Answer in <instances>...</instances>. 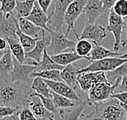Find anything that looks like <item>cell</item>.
Wrapping results in <instances>:
<instances>
[{"label":"cell","instance_id":"cell-1","mask_svg":"<svg viewBox=\"0 0 127 120\" xmlns=\"http://www.w3.org/2000/svg\"><path fill=\"white\" fill-rule=\"evenodd\" d=\"M32 83L11 81L0 77V106L22 109L29 106Z\"/></svg>","mask_w":127,"mask_h":120},{"label":"cell","instance_id":"cell-32","mask_svg":"<svg viewBox=\"0 0 127 120\" xmlns=\"http://www.w3.org/2000/svg\"><path fill=\"white\" fill-rule=\"evenodd\" d=\"M126 75H127V62L123 63L122 65H121L117 68L106 72L108 80L113 84L117 81V79L123 77Z\"/></svg>","mask_w":127,"mask_h":120},{"label":"cell","instance_id":"cell-11","mask_svg":"<svg viewBox=\"0 0 127 120\" xmlns=\"http://www.w3.org/2000/svg\"><path fill=\"white\" fill-rule=\"evenodd\" d=\"M19 29V19L14 14L10 17H6L0 12V38H18L16 32Z\"/></svg>","mask_w":127,"mask_h":120},{"label":"cell","instance_id":"cell-26","mask_svg":"<svg viewBox=\"0 0 127 120\" xmlns=\"http://www.w3.org/2000/svg\"><path fill=\"white\" fill-rule=\"evenodd\" d=\"M36 0H24V1H16L15 15L18 19L27 18L32 12Z\"/></svg>","mask_w":127,"mask_h":120},{"label":"cell","instance_id":"cell-4","mask_svg":"<svg viewBox=\"0 0 127 120\" xmlns=\"http://www.w3.org/2000/svg\"><path fill=\"white\" fill-rule=\"evenodd\" d=\"M49 36H50V40L47 45V51L49 55L52 56L63 53L66 50H75L76 42L73 40L68 39L63 31L50 29Z\"/></svg>","mask_w":127,"mask_h":120},{"label":"cell","instance_id":"cell-35","mask_svg":"<svg viewBox=\"0 0 127 120\" xmlns=\"http://www.w3.org/2000/svg\"><path fill=\"white\" fill-rule=\"evenodd\" d=\"M112 9L117 16L122 18L127 17V0H117Z\"/></svg>","mask_w":127,"mask_h":120},{"label":"cell","instance_id":"cell-7","mask_svg":"<svg viewBox=\"0 0 127 120\" xmlns=\"http://www.w3.org/2000/svg\"><path fill=\"white\" fill-rule=\"evenodd\" d=\"M124 18L121 17L111 9L108 13V23L107 26V31L111 32L114 37V43H113V50L114 51L118 52L121 46H122V33L124 31Z\"/></svg>","mask_w":127,"mask_h":120},{"label":"cell","instance_id":"cell-44","mask_svg":"<svg viewBox=\"0 0 127 120\" xmlns=\"http://www.w3.org/2000/svg\"><path fill=\"white\" fill-rule=\"evenodd\" d=\"M124 22H125V26H124V31L126 33V39L122 41V46H126L127 45V17L124 18Z\"/></svg>","mask_w":127,"mask_h":120},{"label":"cell","instance_id":"cell-12","mask_svg":"<svg viewBox=\"0 0 127 120\" xmlns=\"http://www.w3.org/2000/svg\"><path fill=\"white\" fill-rule=\"evenodd\" d=\"M14 59V68L11 74V81H20L26 83H32V78H30V75L33 72L36 71V66L31 64L24 63L21 64L13 57Z\"/></svg>","mask_w":127,"mask_h":120},{"label":"cell","instance_id":"cell-42","mask_svg":"<svg viewBox=\"0 0 127 120\" xmlns=\"http://www.w3.org/2000/svg\"><path fill=\"white\" fill-rule=\"evenodd\" d=\"M0 120H20V113H19V111H17L14 114H12V115H10L8 116L4 117V118L0 119Z\"/></svg>","mask_w":127,"mask_h":120},{"label":"cell","instance_id":"cell-45","mask_svg":"<svg viewBox=\"0 0 127 120\" xmlns=\"http://www.w3.org/2000/svg\"><path fill=\"white\" fill-rule=\"evenodd\" d=\"M79 120H94L93 119V115L90 114V115H85V114H82L81 115L79 116Z\"/></svg>","mask_w":127,"mask_h":120},{"label":"cell","instance_id":"cell-15","mask_svg":"<svg viewBox=\"0 0 127 120\" xmlns=\"http://www.w3.org/2000/svg\"><path fill=\"white\" fill-rule=\"evenodd\" d=\"M26 19L30 20L31 22H32L34 24L40 27L41 29L47 31L48 33L50 31V29L48 26V24L49 22V16L47 15V13H45L42 10L41 7L38 4V2H36V0L35 2V4H34L32 12Z\"/></svg>","mask_w":127,"mask_h":120},{"label":"cell","instance_id":"cell-27","mask_svg":"<svg viewBox=\"0 0 127 120\" xmlns=\"http://www.w3.org/2000/svg\"><path fill=\"white\" fill-rule=\"evenodd\" d=\"M32 89L35 93L38 94H41L43 96L53 98L52 90L49 85L46 84V82L44 80V79L41 77L33 78L32 83Z\"/></svg>","mask_w":127,"mask_h":120},{"label":"cell","instance_id":"cell-13","mask_svg":"<svg viewBox=\"0 0 127 120\" xmlns=\"http://www.w3.org/2000/svg\"><path fill=\"white\" fill-rule=\"evenodd\" d=\"M44 80L46 82V84L49 85V87L50 88L53 92H54V93L59 95H62V96L68 97L71 100L78 101V102H82L86 98L79 96L75 92V89L72 88L67 84H66L64 81H54L45 79Z\"/></svg>","mask_w":127,"mask_h":120},{"label":"cell","instance_id":"cell-47","mask_svg":"<svg viewBox=\"0 0 127 120\" xmlns=\"http://www.w3.org/2000/svg\"><path fill=\"white\" fill-rule=\"evenodd\" d=\"M7 50H0V59L3 57V55L6 54V52H7Z\"/></svg>","mask_w":127,"mask_h":120},{"label":"cell","instance_id":"cell-18","mask_svg":"<svg viewBox=\"0 0 127 120\" xmlns=\"http://www.w3.org/2000/svg\"><path fill=\"white\" fill-rule=\"evenodd\" d=\"M79 68L75 64H70L64 67L61 71V77L66 84H67L71 88L75 90L76 88H79L78 83V75H79Z\"/></svg>","mask_w":127,"mask_h":120},{"label":"cell","instance_id":"cell-10","mask_svg":"<svg viewBox=\"0 0 127 120\" xmlns=\"http://www.w3.org/2000/svg\"><path fill=\"white\" fill-rule=\"evenodd\" d=\"M78 83L79 88L84 93H88L93 85L100 82L108 81L106 76V72H83L78 75Z\"/></svg>","mask_w":127,"mask_h":120},{"label":"cell","instance_id":"cell-39","mask_svg":"<svg viewBox=\"0 0 127 120\" xmlns=\"http://www.w3.org/2000/svg\"><path fill=\"white\" fill-rule=\"evenodd\" d=\"M101 1L103 2V7L104 11L109 13L110 10L113 8V5L115 4V2L117 0H101Z\"/></svg>","mask_w":127,"mask_h":120},{"label":"cell","instance_id":"cell-22","mask_svg":"<svg viewBox=\"0 0 127 120\" xmlns=\"http://www.w3.org/2000/svg\"><path fill=\"white\" fill-rule=\"evenodd\" d=\"M9 45V49L13 57L21 64H24L28 60L26 58V53L24 51L22 45L20 44L18 38H9L7 39Z\"/></svg>","mask_w":127,"mask_h":120},{"label":"cell","instance_id":"cell-2","mask_svg":"<svg viewBox=\"0 0 127 120\" xmlns=\"http://www.w3.org/2000/svg\"><path fill=\"white\" fill-rule=\"evenodd\" d=\"M95 111L92 112L94 120H126V111L120 101L110 97L106 101L94 104Z\"/></svg>","mask_w":127,"mask_h":120},{"label":"cell","instance_id":"cell-5","mask_svg":"<svg viewBox=\"0 0 127 120\" xmlns=\"http://www.w3.org/2000/svg\"><path fill=\"white\" fill-rule=\"evenodd\" d=\"M87 2H88V0H74L66 9L64 16V23L66 24L67 27L66 33H65V35L66 37L69 35L70 30H72L76 39L79 38V36L75 31V24L76 20H78V18L83 12Z\"/></svg>","mask_w":127,"mask_h":120},{"label":"cell","instance_id":"cell-21","mask_svg":"<svg viewBox=\"0 0 127 120\" xmlns=\"http://www.w3.org/2000/svg\"><path fill=\"white\" fill-rule=\"evenodd\" d=\"M14 68V59L10 49L0 59V77L11 80V74Z\"/></svg>","mask_w":127,"mask_h":120},{"label":"cell","instance_id":"cell-31","mask_svg":"<svg viewBox=\"0 0 127 120\" xmlns=\"http://www.w3.org/2000/svg\"><path fill=\"white\" fill-rule=\"evenodd\" d=\"M92 49H93V45L90 42L89 40L77 39L75 51L80 56L90 58V56L88 55L89 54H91ZM90 60H91V58H90Z\"/></svg>","mask_w":127,"mask_h":120},{"label":"cell","instance_id":"cell-8","mask_svg":"<svg viewBox=\"0 0 127 120\" xmlns=\"http://www.w3.org/2000/svg\"><path fill=\"white\" fill-rule=\"evenodd\" d=\"M74 0H55L54 10L49 14V28L56 31H62L66 9Z\"/></svg>","mask_w":127,"mask_h":120},{"label":"cell","instance_id":"cell-25","mask_svg":"<svg viewBox=\"0 0 127 120\" xmlns=\"http://www.w3.org/2000/svg\"><path fill=\"white\" fill-rule=\"evenodd\" d=\"M19 28L20 31L24 34L35 38H38L39 33L42 31V29L36 26V24L27 20L26 18L19 19Z\"/></svg>","mask_w":127,"mask_h":120},{"label":"cell","instance_id":"cell-40","mask_svg":"<svg viewBox=\"0 0 127 120\" xmlns=\"http://www.w3.org/2000/svg\"><path fill=\"white\" fill-rule=\"evenodd\" d=\"M53 0H36V2H38L40 7L44 11L45 13H47L49 11V8L50 7Z\"/></svg>","mask_w":127,"mask_h":120},{"label":"cell","instance_id":"cell-41","mask_svg":"<svg viewBox=\"0 0 127 120\" xmlns=\"http://www.w3.org/2000/svg\"><path fill=\"white\" fill-rule=\"evenodd\" d=\"M120 92H127V75L124 76L118 86Z\"/></svg>","mask_w":127,"mask_h":120},{"label":"cell","instance_id":"cell-23","mask_svg":"<svg viewBox=\"0 0 127 120\" xmlns=\"http://www.w3.org/2000/svg\"><path fill=\"white\" fill-rule=\"evenodd\" d=\"M94 46L91 52V62L95 60H100L107 58H113V57H120L122 55L123 53H119V52L110 50L100 45H98L96 43H94Z\"/></svg>","mask_w":127,"mask_h":120},{"label":"cell","instance_id":"cell-17","mask_svg":"<svg viewBox=\"0 0 127 120\" xmlns=\"http://www.w3.org/2000/svg\"><path fill=\"white\" fill-rule=\"evenodd\" d=\"M104 12L101 0H88L83 10V13L87 17V21L92 24H95L98 18L100 17Z\"/></svg>","mask_w":127,"mask_h":120},{"label":"cell","instance_id":"cell-43","mask_svg":"<svg viewBox=\"0 0 127 120\" xmlns=\"http://www.w3.org/2000/svg\"><path fill=\"white\" fill-rule=\"evenodd\" d=\"M9 49L7 40L4 38H0V50H7Z\"/></svg>","mask_w":127,"mask_h":120},{"label":"cell","instance_id":"cell-6","mask_svg":"<svg viewBox=\"0 0 127 120\" xmlns=\"http://www.w3.org/2000/svg\"><path fill=\"white\" fill-rule=\"evenodd\" d=\"M126 62H127L126 59H122V58L117 57L107 58L100 60H95L91 62V63H89V65L79 69V74L83 72H108L117 68Z\"/></svg>","mask_w":127,"mask_h":120},{"label":"cell","instance_id":"cell-33","mask_svg":"<svg viewBox=\"0 0 127 120\" xmlns=\"http://www.w3.org/2000/svg\"><path fill=\"white\" fill-rule=\"evenodd\" d=\"M17 0H0V12L6 17H10L15 14Z\"/></svg>","mask_w":127,"mask_h":120},{"label":"cell","instance_id":"cell-19","mask_svg":"<svg viewBox=\"0 0 127 120\" xmlns=\"http://www.w3.org/2000/svg\"><path fill=\"white\" fill-rule=\"evenodd\" d=\"M49 45V42L46 39L45 30L42 29V38H39V40L36 42V46L34 47L32 50L26 54V58L27 59H32L33 62H36V63H40L42 59L43 54H44L45 49Z\"/></svg>","mask_w":127,"mask_h":120},{"label":"cell","instance_id":"cell-14","mask_svg":"<svg viewBox=\"0 0 127 120\" xmlns=\"http://www.w3.org/2000/svg\"><path fill=\"white\" fill-rule=\"evenodd\" d=\"M28 103H29V108L34 114V115L36 117V119L56 120L55 119V115L45 108L39 97L31 94Z\"/></svg>","mask_w":127,"mask_h":120},{"label":"cell","instance_id":"cell-46","mask_svg":"<svg viewBox=\"0 0 127 120\" xmlns=\"http://www.w3.org/2000/svg\"><path fill=\"white\" fill-rule=\"evenodd\" d=\"M120 58H122V59H126L127 60V52H126V53H123L122 55H121L120 57H118Z\"/></svg>","mask_w":127,"mask_h":120},{"label":"cell","instance_id":"cell-29","mask_svg":"<svg viewBox=\"0 0 127 120\" xmlns=\"http://www.w3.org/2000/svg\"><path fill=\"white\" fill-rule=\"evenodd\" d=\"M52 94H53V100H54V105L58 110L71 108V107L75 106L80 103V102H78V101L71 100L68 97H66L64 96H62V95L58 94L53 91H52Z\"/></svg>","mask_w":127,"mask_h":120},{"label":"cell","instance_id":"cell-16","mask_svg":"<svg viewBox=\"0 0 127 120\" xmlns=\"http://www.w3.org/2000/svg\"><path fill=\"white\" fill-rule=\"evenodd\" d=\"M88 106H92V103L88 97H87L83 102H80L75 106L66 109H59L58 116L61 120H79V116Z\"/></svg>","mask_w":127,"mask_h":120},{"label":"cell","instance_id":"cell-37","mask_svg":"<svg viewBox=\"0 0 127 120\" xmlns=\"http://www.w3.org/2000/svg\"><path fill=\"white\" fill-rule=\"evenodd\" d=\"M19 109L17 108H12L10 106H0V119L4 118L6 116H8L10 115H12L15 112L19 111Z\"/></svg>","mask_w":127,"mask_h":120},{"label":"cell","instance_id":"cell-28","mask_svg":"<svg viewBox=\"0 0 127 120\" xmlns=\"http://www.w3.org/2000/svg\"><path fill=\"white\" fill-rule=\"evenodd\" d=\"M41 77L45 80L54 81H63L61 77V71L59 70H44L40 72H33L30 75V78Z\"/></svg>","mask_w":127,"mask_h":120},{"label":"cell","instance_id":"cell-20","mask_svg":"<svg viewBox=\"0 0 127 120\" xmlns=\"http://www.w3.org/2000/svg\"><path fill=\"white\" fill-rule=\"evenodd\" d=\"M51 57L57 63H58L59 65H62L63 67H66L67 65H70V64L75 63V62H78V61L81 60V59H86V60L91 61L90 58H88L80 56V55L77 54L75 50H71L69 52H63V53L52 55Z\"/></svg>","mask_w":127,"mask_h":120},{"label":"cell","instance_id":"cell-9","mask_svg":"<svg viewBox=\"0 0 127 120\" xmlns=\"http://www.w3.org/2000/svg\"><path fill=\"white\" fill-rule=\"evenodd\" d=\"M107 36V29H105V28L99 24H92L87 21L79 39H87L93 43L101 45Z\"/></svg>","mask_w":127,"mask_h":120},{"label":"cell","instance_id":"cell-30","mask_svg":"<svg viewBox=\"0 0 127 120\" xmlns=\"http://www.w3.org/2000/svg\"><path fill=\"white\" fill-rule=\"evenodd\" d=\"M16 35L26 54L33 50L34 47L36 46V42H37V41L39 40V38H32V37L24 34V33H23L20 30V28H19V29H18V31L16 32Z\"/></svg>","mask_w":127,"mask_h":120},{"label":"cell","instance_id":"cell-48","mask_svg":"<svg viewBox=\"0 0 127 120\" xmlns=\"http://www.w3.org/2000/svg\"><path fill=\"white\" fill-rule=\"evenodd\" d=\"M125 108H126V120H127V106H125Z\"/></svg>","mask_w":127,"mask_h":120},{"label":"cell","instance_id":"cell-3","mask_svg":"<svg viewBox=\"0 0 127 120\" xmlns=\"http://www.w3.org/2000/svg\"><path fill=\"white\" fill-rule=\"evenodd\" d=\"M122 79V77L118 78L113 84L109 81H105L97 83L92 86L88 93V97L91 101L92 106H94V104L97 102L109 99L112 94L114 93L115 88L119 86Z\"/></svg>","mask_w":127,"mask_h":120},{"label":"cell","instance_id":"cell-24","mask_svg":"<svg viewBox=\"0 0 127 120\" xmlns=\"http://www.w3.org/2000/svg\"><path fill=\"white\" fill-rule=\"evenodd\" d=\"M65 67L59 65L53 59L51 55H49L47 51V47L45 49L44 54H43L42 59L41 63L37 64L36 66V71L35 72H40V71L44 70H59L62 71Z\"/></svg>","mask_w":127,"mask_h":120},{"label":"cell","instance_id":"cell-34","mask_svg":"<svg viewBox=\"0 0 127 120\" xmlns=\"http://www.w3.org/2000/svg\"><path fill=\"white\" fill-rule=\"evenodd\" d=\"M32 95L39 97L40 98H41L42 103L44 104V106H45V107L46 109H47L48 110H49L50 112L54 113V115H58V110L56 108V106H55L53 98L45 97V96H43V95H41V94H38L36 93H32Z\"/></svg>","mask_w":127,"mask_h":120},{"label":"cell","instance_id":"cell-38","mask_svg":"<svg viewBox=\"0 0 127 120\" xmlns=\"http://www.w3.org/2000/svg\"><path fill=\"white\" fill-rule=\"evenodd\" d=\"M112 98H116L117 99L123 106H127V92H117L114 93L111 96Z\"/></svg>","mask_w":127,"mask_h":120},{"label":"cell","instance_id":"cell-36","mask_svg":"<svg viewBox=\"0 0 127 120\" xmlns=\"http://www.w3.org/2000/svg\"><path fill=\"white\" fill-rule=\"evenodd\" d=\"M20 120H36V117L29 108V106H25L19 110Z\"/></svg>","mask_w":127,"mask_h":120}]
</instances>
